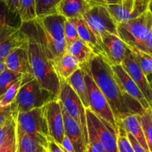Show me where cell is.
I'll use <instances>...</instances> for the list:
<instances>
[{"mask_svg":"<svg viewBox=\"0 0 152 152\" xmlns=\"http://www.w3.org/2000/svg\"><path fill=\"white\" fill-rule=\"evenodd\" d=\"M100 45L105 59L111 65H120L130 50V48L118 36L108 34L101 38Z\"/></svg>","mask_w":152,"mask_h":152,"instance_id":"cell-14","label":"cell"},{"mask_svg":"<svg viewBox=\"0 0 152 152\" xmlns=\"http://www.w3.org/2000/svg\"><path fill=\"white\" fill-rule=\"evenodd\" d=\"M123 0H88L89 4L91 6L95 5H101V6H107L111 5V4H118L121 2Z\"/></svg>","mask_w":152,"mask_h":152,"instance_id":"cell-40","label":"cell"},{"mask_svg":"<svg viewBox=\"0 0 152 152\" xmlns=\"http://www.w3.org/2000/svg\"><path fill=\"white\" fill-rule=\"evenodd\" d=\"M16 113H17L16 110V105L13 102L7 106L2 107V108L0 107V127Z\"/></svg>","mask_w":152,"mask_h":152,"instance_id":"cell-38","label":"cell"},{"mask_svg":"<svg viewBox=\"0 0 152 152\" xmlns=\"http://www.w3.org/2000/svg\"><path fill=\"white\" fill-rule=\"evenodd\" d=\"M150 83H151V87H152V80H151V81H150Z\"/></svg>","mask_w":152,"mask_h":152,"instance_id":"cell-48","label":"cell"},{"mask_svg":"<svg viewBox=\"0 0 152 152\" xmlns=\"http://www.w3.org/2000/svg\"><path fill=\"white\" fill-rule=\"evenodd\" d=\"M87 128H88V145H90L96 150V152H106L104 148L103 145L99 141L98 138L96 130L92 126L91 123L87 119Z\"/></svg>","mask_w":152,"mask_h":152,"instance_id":"cell-32","label":"cell"},{"mask_svg":"<svg viewBox=\"0 0 152 152\" xmlns=\"http://www.w3.org/2000/svg\"><path fill=\"white\" fill-rule=\"evenodd\" d=\"M28 42L21 47L15 49L4 59L6 68L22 75L33 74L28 56Z\"/></svg>","mask_w":152,"mask_h":152,"instance_id":"cell-17","label":"cell"},{"mask_svg":"<svg viewBox=\"0 0 152 152\" xmlns=\"http://www.w3.org/2000/svg\"><path fill=\"white\" fill-rule=\"evenodd\" d=\"M119 134L117 138L119 152H134L126 135V132L121 128H118Z\"/></svg>","mask_w":152,"mask_h":152,"instance_id":"cell-35","label":"cell"},{"mask_svg":"<svg viewBox=\"0 0 152 152\" xmlns=\"http://www.w3.org/2000/svg\"><path fill=\"white\" fill-rule=\"evenodd\" d=\"M126 135H127L128 139H129V142H130L131 145H132V148H133L134 152H148L145 151V150L138 143L137 141L135 140V138L134 137L132 134H130L129 133H126Z\"/></svg>","mask_w":152,"mask_h":152,"instance_id":"cell-42","label":"cell"},{"mask_svg":"<svg viewBox=\"0 0 152 152\" xmlns=\"http://www.w3.org/2000/svg\"><path fill=\"white\" fill-rule=\"evenodd\" d=\"M143 52L152 56V28L151 30V32H150L149 36H148V39H147L146 42H145V48H144Z\"/></svg>","mask_w":152,"mask_h":152,"instance_id":"cell-44","label":"cell"},{"mask_svg":"<svg viewBox=\"0 0 152 152\" xmlns=\"http://www.w3.org/2000/svg\"><path fill=\"white\" fill-rule=\"evenodd\" d=\"M69 19H71L74 22V25H76L80 39H81L86 44H87L91 48V50H93L95 54L100 55V56L105 57V54H104V52L99 41L95 37L94 33L91 31V30L88 26L83 18L79 17Z\"/></svg>","mask_w":152,"mask_h":152,"instance_id":"cell-20","label":"cell"},{"mask_svg":"<svg viewBox=\"0 0 152 152\" xmlns=\"http://www.w3.org/2000/svg\"><path fill=\"white\" fill-rule=\"evenodd\" d=\"M67 19L59 13L49 15L34 22L46 53L52 62L67 53L65 39V24Z\"/></svg>","mask_w":152,"mask_h":152,"instance_id":"cell-3","label":"cell"},{"mask_svg":"<svg viewBox=\"0 0 152 152\" xmlns=\"http://www.w3.org/2000/svg\"><path fill=\"white\" fill-rule=\"evenodd\" d=\"M138 118L143 130L149 152H152V113L150 108L145 110L142 114L138 115Z\"/></svg>","mask_w":152,"mask_h":152,"instance_id":"cell-29","label":"cell"},{"mask_svg":"<svg viewBox=\"0 0 152 152\" xmlns=\"http://www.w3.org/2000/svg\"><path fill=\"white\" fill-rule=\"evenodd\" d=\"M16 135V152H47L48 142L28 134Z\"/></svg>","mask_w":152,"mask_h":152,"instance_id":"cell-23","label":"cell"},{"mask_svg":"<svg viewBox=\"0 0 152 152\" xmlns=\"http://www.w3.org/2000/svg\"><path fill=\"white\" fill-rule=\"evenodd\" d=\"M151 28L152 13L148 10L138 17L117 25V34L129 48L144 51Z\"/></svg>","mask_w":152,"mask_h":152,"instance_id":"cell-5","label":"cell"},{"mask_svg":"<svg viewBox=\"0 0 152 152\" xmlns=\"http://www.w3.org/2000/svg\"><path fill=\"white\" fill-rule=\"evenodd\" d=\"M58 99L60 102L62 109L79 125L88 145V134L86 108L84 107L77 94L74 91L72 88L65 80H60V89Z\"/></svg>","mask_w":152,"mask_h":152,"instance_id":"cell-7","label":"cell"},{"mask_svg":"<svg viewBox=\"0 0 152 152\" xmlns=\"http://www.w3.org/2000/svg\"><path fill=\"white\" fill-rule=\"evenodd\" d=\"M81 68L84 71V79L87 87L90 105L88 108H90L91 111L94 113L97 117L109 123L116 130L118 131L117 122L106 98L96 86L86 65H81Z\"/></svg>","mask_w":152,"mask_h":152,"instance_id":"cell-8","label":"cell"},{"mask_svg":"<svg viewBox=\"0 0 152 152\" xmlns=\"http://www.w3.org/2000/svg\"><path fill=\"white\" fill-rule=\"evenodd\" d=\"M148 10H150V12L152 13V0L150 1L149 3V6H148Z\"/></svg>","mask_w":152,"mask_h":152,"instance_id":"cell-46","label":"cell"},{"mask_svg":"<svg viewBox=\"0 0 152 152\" xmlns=\"http://www.w3.org/2000/svg\"><path fill=\"white\" fill-rule=\"evenodd\" d=\"M67 53L74 56L80 64V66L88 63L95 53L87 44L79 39L67 47Z\"/></svg>","mask_w":152,"mask_h":152,"instance_id":"cell-25","label":"cell"},{"mask_svg":"<svg viewBox=\"0 0 152 152\" xmlns=\"http://www.w3.org/2000/svg\"><path fill=\"white\" fill-rule=\"evenodd\" d=\"M16 132L24 134L48 142L49 137L45 105L27 112L16 113Z\"/></svg>","mask_w":152,"mask_h":152,"instance_id":"cell-6","label":"cell"},{"mask_svg":"<svg viewBox=\"0 0 152 152\" xmlns=\"http://www.w3.org/2000/svg\"><path fill=\"white\" fill-rule=\"evenodd\" d=\"M58 98L39 86L33 74H25L22 77V84L13 103L17 113L27 112L41 108L49 102Z\"/></svg>","mask_w":152,"mask_h":152,"instance_id":"cell-4","label":"cell"},{"mask_svg":"<svg viewBox=\"0 0 152 152\" xmlns=\"http://www.w3.org/2000/svg\"><path fill=\"white\" fill-rule=\"evenodd\" d=\"M22 74L14 72L6 68L0 74V97L11 87L17 80L22 78Z\"/></svg>","mask_w":152,"mask_h":152,"instance_id":"cell-30","label":"cell"},{"mask_svg":"<svg viewBox=\"0 0 152 152\" xmlns=\"http://www.w3.org/2000/svg\"><path fill=\"white\" fill-rule=\"evenodd\" d=\"M86 117L96 130L98 138L106 152H119L117 138L119 132L113 126L86 108Z\"/></svg>","mask_w":152,"mask_h":152,"instance_id":"cell-11","label":"cell"},{"mask_svg":"<svg viewBox=\"0 0 152 152\" xmlns=\"http://www.w3.org/2000/svg\"><path fill=\"white\" fill-rule=\"evenodd\" d=\"M45 115L49 137L61 145L65 135L63 115L59 99H54L46 104Z\"/></svg>","mask_w":152,"mask_h":152,"instance_id":"cell-13","label":"cell"},{"mask_svg":"<svg viewBox=\"0 0 152 152\" xmlns=\"http://www.w3.org/2000/svg\"><path fill=\"white\" fill-rule=\"evenodd\" d=\"M21 84H22V78L17 80L11 87L9 88L8 90L4 94V95L0 97V107L1 108L10 105L14 101L16 94L20 88Z\"/></svg>","mask_w":152,"mask_h":152,"instance_id":"cell-31","label":"cell"},{"mask_svg":"<svg viewBox=\"0 0 152 152\" xmlns=\"http://www.w3.org/2000/svg\"><path fill=\"white\" fill-rule=\"evenodd\" d=\"M7 6L9 11L16 16H19V0H1Z\"/></svg>","mask_w":152,"mask_h":152,"instance_id":"cell-39","label":"cell"},{"mask_svg":"<svg viewBox=\"0 0 152 152\" xmlns=\"http://www.w3.org/2000/svg\"><path fill=\"white\" fill-rule=\"evenodd\" d=\"M28 42V36L20 26L7 25L0 31V61Z\"/></svg>","mask_w":152,"mask_h":152,"instance_id":"cell-12","label":"cell"},{"mask_svg":"<svg viewBox=\"0 0 152 152\" xmlns=\"http://www.w3.org/2000/svg\"><path fill=\"white\" fill-rule=\"evenodd\" d=\"M69 86L72 88L74 91L83 102L86 108H88L89 105L88 91L84 79V71L82 68L76 71L68 80H66Z\"/></svg>","mask_w":152,"mask_h":152,"instance_id":"cell-24","label":"cell"},{"mask_svg":"<svg viewBox=\"0 0 152 152\" xmlns=\"http://www.w3.org/2000/svg\"><path fill=\"white\" fill-rule=\"evenodd\" d=\"M60 146L62 147V148H63L65 151H70V152H74V147H73L72 143H71V142L70 141V140L68 138V137L65 136V137H64V139H63V140H62V144H61Z\"/></svg>","mask_w":152,"mask_h":152,"instance_id":"cell-43","label":"cell"},{"mask_svg":"<svg viewBox=\"0 0 152 152\" xmlns=\"http://www.w3.org/2000/svg\"><path fill=\"white\" fill-rule=\"evenodd\" d=\"M109 104L117 125L129 115H140L145 109L140 104L125 94L117 83L111 65L100 55H95L84 64Z\"/></svg>","mask_w":152,"mask_h":152,"instance_id":"cell-1","label":"cell"},{"mask_svg":"<svg viewBox=\"0 0 152 152\" xmlns=\"http://www.w3.org/2000/svg\"><path fill=\"white\" fill-rule=\"evenodd\" d=\"M52 65L59 80L65 81L76 71L81 68L79 61L68 53H65L57 60L52 62Z\"/></svg>","mask_w":152,"mask_h":152,"instance_id":"cell-22","label":"cell"},{"mask_svg":"<svg viewBox=\"0 0 152 152\" xmlns=\"http://www.w3.org/2000/svg\"><path fill=\"white\" fill-rule=\"evenodd\" d=\"M10 16H14V15L9 11L7 6L1 0H0V31L7 25L16 26L10 22Z\"/></svg>","mask_w":152,"mask_h":152,"instance_id":"cell-36","label":"cell"},{"mask_svg":"<svg viewBox=\"0 0 152 152\" xmlns=\"http://www.w3.org/2000/svg\"></svg>","mask_w":152,"mask_h":152,"instance_id":"cell-50","label":"cell"},{"mask_svg":"<svg viewBox=\"0 0 152 152\" xmlns=\"http://www.w3.org/2000/svg\"><path fill=\"white\" fill-rule=\"evenodd\" d=\"M82 17L99 42L102 37L108 34L118 36L117 23L105 6H91L88 10Z\"/></svg>","mask_w":152,"mask_h":152,"instance_id":"cell-9","label":"cell"},{"mask_svg":"<svg viewBox=\"0 0 152 152\" xmlns=\"http://www.w3.org/2000/svg\"><path fill=\"white\" fill-rule=\"evenodd\" d=\"M117 127L121 128L126 133L132 134L145 151L149 152L138 115L132 114L128 116L117 123Z\"/></svg>","mask_w":152,"mask_h":152,"instance_id":"cell-21","label":"cell"},{"mask_svg":"<svg viewBox=\"0 0 152 152\" xmlns=\"http://www.w3.org/2000/svg\"><path fill=\"white\" fill-rule=\"evenodd\" d=\"M61 0H35V10L37 19L57 13V6Z\"/></svg>","mask_w":152,"mask_h":152,"instance_id":"cell-27","label":"cell"},{"mask_svg":"<svg viewBox=\"0 0 152 152\" xmlns=\"http://www.w3.org/2000/svg\"><path fill=\"white\" fill-rule=\"evenodd\" d=\"M21 28L28 36V56L33 75L41 88L50 91L58 98L60 80L46 53L34 20L22 23Z\"/></svg>","mask_w":152,"mask_h":152,"instance_id":"cell-2","label":"cell"},{"mask_svg":"<svg viewBox=\"0 0 152 152\" xmlns=\"http://www.w3.org/2000/svg\"><path fill=\"white\" fill-rule=\"evenodd\" d=\"M64 150V149H63ZM64 151H65V152H70V151H65V150H64Z\"/></svg>","mask_w":152,"mask_h":152,"instance_id":"cell-49","label":"cell"},{"mask_svg":"<svg viewBox=\"0 0 152 152\" xmlns=\"http://www.w3.org/2000/svg\"><path fill=\"white\" fill-rule=\"evenodd\" d=\"M16 129L10 134L4 143L0 148V152H16Z\"/></svg>","mask_w":152,"mask_h":152,"instance_id":"cell-37","label":"cell"},{"mask_svg":"<svg viewBox=\"0 0 152 152\" xmlns=\"http://www.w3.org/2000/svg\"><path fill=\"white\" fill-rule=\"evenodd\" d=\"M91 7L88 0H61L57 6V13L67 19L82 17Z\"/></svg>","mask_w":152,"mask_h":152,"instance_id":"cell-19","label":"cell"},{"mask_svg":"<svg viewBox=\"0 0 152 152\" xmlns=\"http://www.w3.org/2000/svg\"><path fill=\"white\" fill-rule=\"evenodd\" d=\"M47 152H65L63 148L53 140L50 137L48 138Z\"/></svg>","mask_w":152,"mask_h":152,"instance_id":"cell-41","label":"cell"},{"mask_svg":"<svg viewBox=\"0 0 152 152\" xmlns=\"http://www.w3.org/2000/svg\"><path fill=\"white\" fill-rule=\"evenodd\" d=\"M62 111L63 115L65 135L68 137L72 143L74 152H86L87 144L80 126L77 122L71 118L62 108Z\"/></svg>","mask_w":152,"mask_h":152,"instance_id":"cell-18","label":"cell"},{"mask_svg":"<svg viewBox=\"0 0 152 152\" xmlns=\"http://www.w3.org/2000/svg\"><path fill=\"white\" fill-rule=\"evenodd\" d=\"M6 69V65L4 61H0V74Z\"/></svg>","mask_w":152,"mask_h":152,"instance_id":"cell-45","label":"cell"},{"mask_svg":"<svg viewBox=\"0 0 152 152\" xmlns=\"http://www.w3.org/2000/svg\"><path fill=\"white\" fill-rule=\"evenodd\" d=\"M121 66L129 75V77L136 83L137 86L141 91L143 96L149 104V107L152 105V87L149 80L145 77L144 73L140 69L137 62L132 56L130 50L126 55V58L122 62Z\"/></svg>","mask_w":152,"mask_h":152,"instance_id":"cell-15","label":"cell"},{"mask_svg":"<svg viewBox=\"0 0 152 152\" xmlns=\"http://www.w3.org/2000/svg\"><path fill=\"white\" fill-rule=\"evenodd\" d=\"M19 16L21 23L29 22L37 19L35 0H19Z\"/></svg>","mask_w":152,"mask_h":152,"instance_id":"cell-28","label":"cell"},{"mask_svg":"<svg viewBox=\"0 0 152 152\" xmlns=\"http://www.w3.org/2000/svg\"><path fill=\"white\" fill-rule=\"evenodd\" d=\"M150 110H151V113H152V105H151V106H150Z\"/></svg>","mask_w":152,"mask_h":152,"instance_id":"cell-47","label":"cell"},{"mask_svg":"<svg viewBox=\"0 0 152 152\" xmlns=\"http://www.w3.org/2000/svg\"><path fill=\"white\" fill-rule=\"evenodd\" d=\"M15 129H16V118L14 114L0 127V148L4 143L10 134Z\"/></svg>","mask_w":152,"mask_h":152,"instance_id":"cell-33","label":"cell"},{"mask_svg":"<svg viewBox=\"0 0 152 152\" xmlns=\"http://www.w3.org/2000/svg\"><path fill=\"white\" fill-rule=\"evenodd\" d=\"M111 68L113 70V72L114 73L117 83L123 92L137 101L143 109H149V104L147 102L145 96H143L136 83L123 69L121 65H111Z\"/></svg>","mask_w":152,"mask_h":152,"instance_id":"cell-16","label":"cell"},{"mask_svg":"<svg viewBox=\"0 0 152 152\" xmlns=\"http://www.w3.org/2000/svg\"><path fill=\"white\" fill-rule=\"evenodd\" d=\"M132 56L145 77L148 79L152 75V56L135 48H131Z\"/></svg>","mask_w":152,"mask_h":152,"instance_id":"cell-26","label":"cell"},{"mask_svg":"<svg viewBox=\"0 0 152 152\" xmlns=\"http://www.w3.org/2000/svg\"><path fill=\"white\" fill-rule=\"evenodd\" d=\"M151 0H123L121 2L107 6L117 25L126 23L138 17L148 10Z\"/></svg>","mask_w":152,"mask_h":152,"instance_id":"cell-10","label":"cell"},{"mask_svg":"<svg viewBox=\"0 0 152 152\" xmlns=\"http://www.w3.org/2000/svg\"><path fill=\"white\" fill-rule=\"evenodd\" d=\"M65 39L67 47L80 39L76 25L71 19H67L65 24Z\"/></svg>","mask_w":152,"mask_h":152,"instance_id":"cell-34","label":"cell"}]
</instances>
